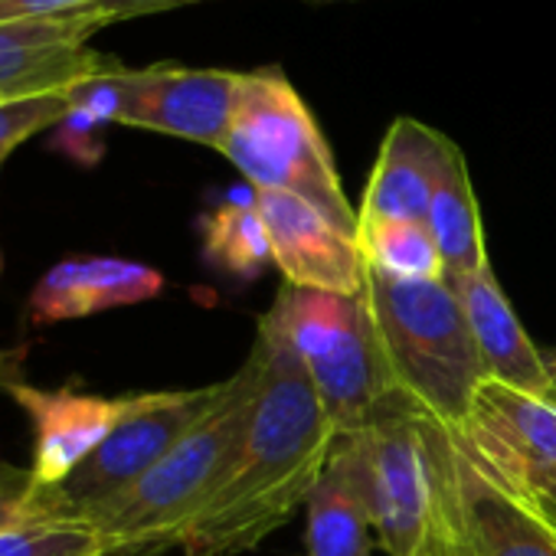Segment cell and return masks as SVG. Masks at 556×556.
<instances>
[{
  "label": "cell",
  "instance_id": "d6986e66",
  "mask_svg": "<svg viewBox=\"0 0 556 556\" xmlns=\"http://www.w3.org/2000/svg\"><path fill=\"white\" fill-rule=\"evenodd\" d=\"M357 245L370 268L409 278V282H442L445 262L442 252L419 219H361Z\"/></svg>",
  "mask_w": 556,
  "mask_h": 556
},
{
  "label": "cell",
  "instance_id": "30bf717a",
  "mask_svg": "<svg viewBox=\"0 0 556 556\" xmlns=\"http://www.w3.org/2000/svg\"><path fill=\"white\" fill-rule=\"evenodd\" d=\"M265 236L271 245V265L286 275V286L331 295H361L367 262L357 236L344 232L312 203L278 193L252 190Z\"/></svg>",
  "mask_w": 556,
  "mask_h": 556
},
{
  "label": "cell",
  "instance_id": "9c48e42d",
  "mask_svg": "<svg viewBox=\"0 0 556 556\" xmlns=\"http://www.w3.org/2000/svg\"><path fill=\"white\" fill-rule=\"evenodd\" d=\"M242 73L232 70H190L174 63L115 70L118 118L115 125L144 128L184 138L219 151Z\"/></svg>",
  "mask_w": 556,
  "mask_h": 556
},
{
  "label": "cell",
  "instance_id": "603a6c76",
  "mask_svg": "<svg viewBox=\"0 0 556 556\" xmlns=\"http://www.w3.org/2000/svg\"><path fill=\"white\" fill-rule=\"evenodd\" d=\"M47 520H76L63 510L53 488H40L30 471H4L0 475V533L47 523Z\"/></svg>",
  "mask_w": 556,
  "mask_h": 556
},
{
  "label": "cell",
  "instance_id": "f1b7e54d",
  "mask_svg": "<svg viewBox=\"0 0 556 556\" xmlns=\"http://www.w3.org/2000/svg\"><path fill=\"white\" fill-rule=\"evenodd\" d=\"M96 556H109V553H96Z\"/></svg>",
  "mask_w": 556,
  "mask_h": 556
},
{
  "label": "cell",
  "instance_id": "7c38bea8",
  "mask_svg": "<svg viewBox=\"0 0 556 556\" xmlns=\"http://www.w3.org/2000/svg\"><path fill=\"white\" fill-rule=\"evenodd\" d=\"M99 30V11L0 24V99L63 92L109 70L115 60L89 47Z\"/></svg>",
  "mask_w": 556,
  "mask_h": 556
},
{
  "label": "cell",
  "instance_id": "277c9868",
  "mask_svg": "<svg viewBox=\"0 0 556 556\" xmlns=\"http://www.w3.org/2000/svg\"><path fill=\"white\" fill-rule=\"evenodd\" d=\"M219 154L252 190L292 193L357 236L361 213L341 187L331 148L282 70L242 73Z\"/></svg>",
  "mask_w": 556,
  "mask_h": 556
},
{
  "label": "cell",
  "instance_id": "3957f363",
  "mask_svg": "<svg viewBox=\"0 0 556 556\" xmlns=\"http://www.w3.org/2000/svg\"><path fill=\"white\" fill-rule=\"evenodd\" d=\"M364 295L403 406L458 432L484 370L455 282H409L367 265Z\"/></svg>",
  "mask_w": 556,
  "mask_h": 556
},
{
  "label": "cell",
  "instance_id": "ba28073f",
  "mask_svg": "<svg viewBox=\"0 0 556 556\" xmlns=\"http://www.w3.org/2000/svg\"><path fill=\"white\" fill-rule=\"evenodd\" d=\"M219 383L197 390L141 393L138 409L63 481L53 488L56 501L70 517L112 501L144 478L216 403Z\"/></svg>",
  "mask_w": 556,
  "mask_h": 556
},
{
  "label": "cell",
  "instance_id": "9a60e30c",
  "mask_svg": "<svg viewBox=\"0 0 556 556\" xmlns=\"http://www.w3.org/2000/svg\"><path fill=\"white\" fill-rule=\"evenodd\" d=\"M455 289L471 328V341L478 348L484 380L504 383L520 393L549 396L546 357L533 348L530 334L514 315L501 282L494 278L491 262L471 275L455 278Z\"/></svg>",
  "mask_w": 556,
  "mask_h": 556
},
{
  "label": "cell",
  "instance_id": "d4e9b609",
  "mask_svg": "<svg viewBox=\"0 0 556 556\" xmlns=\"http://www.w3.org/2000/svg\"><path fill=\"white\" fill-rule=\"evenodd\" d=\"M187 4H200V0H99L96 11L102 17V24H122V21H135V17H151V14H167Z\"/></svg>",
  "mask_w": 556,
  "mask_h": 556
},
{
  "label": "cell",
  "instance_id": "7a4b0ae2",
  "mask_svg": "<svg viewBox=\"0 0 556 556\" xmlns=\"http://www.w3.org/2000/svg\"><path fill=\"white\" fill-rule=\"evenodd\" d=\"M258 380L262 361L252 348L245 364L223 380L210 413L144 478L76 517L102 536L109 556H157L180 543L184 527L216 491L239 452Z\"/></svg>",
  "mask_w": 556,
  "mask_h": 556
},
{
  "label": "cell",
  "instance_id": "ffe728a7",
  "mask_svg": "<svg viewBox=\"0 0 556 556\" xmlns=\"http://www.w3.org/2000/svg\"><path fill=\"white\" fill-rule=\"evenodd\" d=\"M203 252L229 275L255 278L271 262V245L255 200H226L203 219Z\"/></svg>",
  "mask_w": 556,
  "mask_h": 556
},
{
  "label": "cell",
  "instance_id": "cb8c5ba5",
  "mask_svg": "<svg viewBox=\"0 0 556 556\" xmlns=\"http://www.w3.org/2000/svg\"><path fill=\"white\" fill-rule=\"evenodd\" d=\"M96 4L99 0H0V24L83 14V11H96Z\"/></svg>",
  "mask_w": 556,
  "mask_h": 556
},
{
  "label": "cell",
  "instance_id": "ac0fdd59",
  "mask_svg": "<svg viewBox=\"0 0 556 556\" xmlns=\"http://www.w3.org/2000/svg\"><path fill=\"white\" fill-rule=\"evenodd\" d=\"M426 226H429V232H432V239H435V245L442 252L448 282H455V278L471 275L481 265H488L478 197H475V187H471V177H468V164H465L455 141L448 144V151L442 157V167L435 174Z\"/></svg>",
  "mask_w": 556,
  "mask_h": 556
},
{
  "label": "cell",
  "instance_id": "4316f807",
  "mask_svg": "<svg viewBox=\"0 0 556 556\" xmlns=\"http://www.w3.org/2000/svg\"><path fill=\"white\" fill-rule=\"evenodd\" d=\"M312 4H331V0H312Z\"/></svg>",
  "mask_w": 556,
  "mask_h": 556
},
{
  "label": "cell",
  "instance_id": "5b68a950",
  "mask_svg": "<svg viewBox=\"0 0 556 556\" xmlns=\"http://www.w3.org/2000/svg\"><path fill=\"white\" fill-rule=\"evenodd\" d=\"M265 315L299 351L338 435H357L403 403L364 292L331 295L282 286Z\"/></svg>",
  "mask_w": 556,
  "mask_h": 556
},
{
  "label": "cell",
  "instance_id": "4fadbf2b",
  "mask_svg": "<svg viewBox=\"0 0 556 556\" xmlns=\"http://www.w3.org/2000/svg\"><path fill=\"white\" fill-rule=\"evenodd\" d=\"M164 292V275L144 262L118 255L60 258L30 292V321L60 325L109 308L151 302Z\"/></svg>",
  "mask_w": 556,
  "mask_h": 556
},
{
  "label": "cell",
  "instance_id": "e0dca14e",
  "mask_svg": "<svg viewBox=\"0 0 556 556\" xmlns=\"http://www.w3.org/2000/svg\"><path fill=\"white\" fill-rule=\"evenodd\" d=\"M448 138L416 118H396L380 144L370 170L361 219H419L426 223L435 174L448 151Z\"/></svg>",
  "mask_w": 556,
  "mask_h": 556
},
{
  "label": "cell",
  "instance_id": "52a82bcc",
  "mask_svg": "<svg viewBox=\"0 0 556 556\" xmlns=\"http://www.w3.org/2000/svg\"><path fill=\"white\" fill-rule=\"evenodd\" d=\"M455 445L510 501L556 533V403L484 380Z\"/></svg>",
  "mask_w": 556,
  "mask_h": 556
},
{
  "label": "cell",
  "instance_id": "7402d4cb",
  "mask_svg": "<svg viewBox=\"0 0 556 556\" xmlns=\"http://www.w3.org/2000/svg\"><path fill=\"white\" fill-rule=\"evenodd\" d=\"M70 109V89L24 96V99H0V167L4 161L34 135L56 128Z\"/></svg>",
  "mask_w": 556,
  "mask_h": 556
},
{
  "label": "cell",
  "instance_id": "83f0119b",
  "mask_svg": "<svg viewBox=\"0 0 556 556\" xmlns=\"http://www.w3.org/2000/svg\"><path fill=\"white\" fill-rule=\"evenodd\" d=\"M0 268H4V258H0Z\"/></svg>",
  "mask_w": 556,
  "mask_h": 556
},
{
  "label": "cell",
  "instance_id": "484cf974",
  "mask_svg": "<svg viewBox=\"0 0 556 556\" xmlns=\"http://www.w3.org/2000/svg\"><path fill=\"white\" fill-rule=\"evenodd\" d=\"M546 370H549V400L556 403V351L546 357Z\"/></svg>",
  "mask_w": 556,
  "mask_h": 556
},
{
  "label": "cell",
  "instance_id": "5bb4252c",
  "mask_svg": "<svg viewBox=\"0 0 556 556\" xmlns=\"http://www.w3.org/2000/svg\"><path fill=\"white\" fill-rule=\"evenodd\" d=\"M305 514L308 556H374V497L364 432L334 442V452L305 501Z\"/></svg>",
  "mask_w": 556,
  "mask_h": 556
},
{
  "label": "cell",
  "instance_id": "6da1fadb",
  "mask_svg": "<svg viewBox=\"0 0 556 556\" xmlns=\"http://www.w3.org/2000/svg\"><path fill=\"white\" fill-rule=\"evenodd\" d=\"M255 354L262 380L239 452L180 533L184 556H236L255 549L305 507L334 442L305 364L268 315L258 318Z\"/></svg>",
  "mask_w": 556,
  "mask_h": 556
},
{
  "label": "cell",
  "instance_id": "2e32d148",
  "mask_svg": "<svg viewBox=\"0 0 556 556\" xmlns=\"http://www.w3.org/2000/svg\"><path fill=\"white\" fill-rule=\"evenodd\" d=\"M452 471L458 501V556H556V533L491 484L455 439Z\"/></svg>",
  "mask_w": 556,
  "mask_h": 556
},
{
  "label": "cell",
  "instance_id": "8992f818",
  "mask_svg": "<svg viewBox=\"0 0 556 556\" xmlns=\"http://www.w3.org/2000/svg\"><path fill=\"white\" fill-rule=\"evenodd\" d=\"M374 533L387 556H458L452 439L409 406H393L370 429Z\"/></svg>",
  "mask_w": 556,
  "mask_h": 556
},
{
  "label": "cell",
  "instance_id": "8fae6325",
  "mask_svg": "<svg viewBox=\"0 0 556 556\" xmlns=\"http://www.w3.org/2000/svg\"><path fill=\"white\" fill-rule=\"evenodd\" d=\"M14 403L34 426V468L40 488L63 484L141 403V393L92 396L73 390H43L30 383H8Z\"/></svg>",
  "mask_w": 556,
  "mask_h": 556
},
{
  "label": "cell",
  "instance_id": "44dd1931",
  "mask_svg": "<svg viewBox=\"0 0 556 556\" xmlns=\"http://www.w3.org/2000/svg\"><path fill=\"white\" fill-rule=\"evenodd\" d=\"M102 536L83 520H47L0 533V556H96Z\"/></svg>",
  "mask_w": 556,
  "mask_h": 556
}]
</instances>
